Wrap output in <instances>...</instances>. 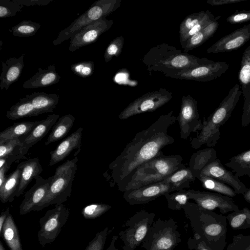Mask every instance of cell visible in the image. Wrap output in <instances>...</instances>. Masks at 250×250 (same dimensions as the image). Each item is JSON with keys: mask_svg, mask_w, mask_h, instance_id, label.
<instances>
[{"mask_svg": "<svg viewBox=\"0 0 250 250\" xmlns=\"http://www.w3.org/2000/svg\"><path fill=\"white\" fill-rule=\"evenodd\" d=\"M69 215L70 209L62 204L48 210L40 218L39 221L40 229L37 236L38 241L42 247L56 240Z\"/></svg>", "mask_w": 250, "mask_h": 250, "instance_id": "obj_7", "label": "cell"}, {"mask_svg": "<svg viewBox=\"0 0 250 250\" xmlns=\"http://www.w3.org/2000/svg\"><path fill=\"white\" fill-rule=\"evenodd\" d=\"M150 75L152 71L161 73L167 70L180 71L198 66L194 56L177 49L166 43L151 48L142 60Z\"/></svg>", "mask_w": 250, "mask_h": 250, "instance_id": "obj_3", "label": "cell"}, {"mask_svg": "<svg viewBox=\"0 0 250 250\" xmlns=\"http://www.w3.org/2000/svg\"><path fill=\"white\" fill-rule=\"evenodd\" d=\"M118 236L116 235H113L112 237L110 244L106 250H119V249L117 248L115 245Z\"/></svg>", "mask_w": 250, "mask_h": 250, "instance_id": "obj_48", "label": "cell"}, {"mask_svg": "<svg viewBox=\"0 0 250 250\" xmlns=\"http://www.w3.org/2000/svg\"><path fill=\"white\" fill-rule=\"evenodd\" d=\"M229 223L234 229L250 228V210L246 207L233 211L227 216Z\"/></svg>", "mask_w": 250, "mask_h": 250, "instance_id": "obj_31", "label": "cell"}, {"mask_svg": "<svg viewBox=\"0 0 250 250\" xmlns=\"http://www.w3.org/2000/svg\"><path fill=\"white\" fill-rule=\"evenodd\" d=\"M155 214L142 210L125 223L127 228L119 233L124 243L122 250H134L144 240L154 220Z\"/></svg>", "mask_w": 250, "mask_h": 250, "instance_id": "obj_8", "label": "cell"}, {"mask_svg": "<svg viewBox=\"0 0 250 250\" xmlns=\"http://www.w3.org/2000/svg\"><path fill=\"white\" fill-rule=\"evenodd\" d=\"M39 123V121L15 123L0 133V140H13L23 137L29 133Z\"/></svg>", "mask_w": 250, "mask_h": 250, "instance_id": "obj_26", "label": "cell"}, {"mask_svg": "<svg viewBox=\"0 0 250 250\" xmlns=\"http://www.w3.org/2000/svg\"><path fill=\"white\" fill-rule=\"evenodd\" d=\"M225 165L230 168L237 177L247 175L250 178V149L231 157Z\"/></svg>", "mask_w": 250, "mask_h": 250, "instance_id": "obj_27", "label": "cell"}, {"mask_svg": "<svg viewBox=\"0 0 250 250\" xmlns=\"http://www.w3.org/2000/svg\"><path fill=\"white\" fill-rule=\"evenodd\" d=\"M41 24L30 20H23L12 27L13 35L16 37H30L40 29Z\"/></svg>", "mask_w": 250, "mask_h": 250, "instance_id": "obj_33", "label": "cell"}, {"mask_svg": "<svg viewBox=\"0 0 250 250\" xmlns=\"http://www.w3.org/2000/svg\"><path fill=\"white\" fill-rule=\"evenodd\" d=\"M243 250H250V243Z\"/></svg>", "mask_w": 250, "mask_h": 250, "instance_id": "obj_53", "label": "cell"}, {"mask_svg": "<svg viewBox=\"0 0 250 250\" xmlns=\"http://www.w3.org/2000/svg\"><path fill=\"white\" fill-rule=\"evenodd\" d=\"M168 207L173 210H180L183 208L189 199L188 190L185 189L166 193Z\"/></svg>", "mask_w": 250, "mask_h": 250, "instance_id": "obj_32", "label": "cell"}, {"mask_svg": "<svg viewBox=\"0 0 250 250\" xmlns=\"http://www.w3.org/2000/svg\"><path fill=\"white\" fill-rule=\"evenodd\" d=\"M204 34L203 32L200 31L190 37L185 43L183 49L184 52L188 53L201 43L203 41Z\"/></svg>", "mask_w": 250, "mask_h": 250, "instance_id": "obj_41", "label": "cell"}, {"mask_svg": "<svg viewBox=\"0 0 250 250\" xmlns=\"http://www.w3.org/2000/svg\"><path fill=\"white\" fill-rule=\"evenodd\" d=\"M23 7L18 0H0V18L14 16L17 12L21 11Z\"/></svg>", "mask_w": 250, "mask_h": 250, "instance_id": "obj_37", "label": "cell"}, {"mask_svg": "<svg viewBox=\"0 0 250 250\" xmlns=\"http://www.w3.org/2000/svg\"><path fill=\"white\" fill-rule=\"evenodd\" d=\"M171 99L172 93L164 88L147 92L130 103L118 117L125 120L137 114L154 111Z\"/></svg>", "mask_w": 250, "mask_h": 250, "instance_id": "obj_9", "label": "cell"}, {"mask_svg": "<svg viewBox=\"0 0 250 250\" xmlns=\"http://www.w3.org/2000/svg\"><path fill=\"white\" fill-rule=\"evenodd\" d=\"M173 250V249H172V250Z\"/></svg>", "mask_w": 250, "mask_h": 250, "instance_id": "obj_54", "label": "cell"}, {"mask_svg": "<svg viewBox=\"0 0 250 250\" xmlns=\"http://www.w3.org/2000/svg\"><path fill=\"white\" fill-rule=\"evenodd\" d=\"M180 129V138L187 140L192 132L200 131L202 122L198 112L196 101L189 95L182 98L180 110L176 117Z\"/></svg>", "mask_w": 250, "mask_h": 250, "instance_id": "obj_10", "label": "cell"}, {"mask_svg": "<svg viewBox=\"0 0 250 250\" xmlns=\"http://www.w3.org/2000/svg\"><path fill=\"white\" fill-rule=\"evenodd\" d=\"M195 179L189 168L185 167L177 170L163 181L171 184L177 191L189 188L190 183L194 182Z\"/></svg>", "mask_w": 250, "mask_h": 250, "instance_id": "obj_29", "label": "cell"}, {"mask_svg": "<svg viewBox=\"0 0 250 250\" xmlns=\"http://www.w3.org/2000/svg\"><path fill=\"white\" fill-rule=\"evenodd\" d=\"M177 226L170 220L155 222L142 242L146 250H169L180 242Z\"/></svg>", "mask_w": 250, "mask_h": 250, "instance_id": "obj_6", "label": "cell"}, {"mask_svg": "<svg viewBox=\"0 0 250 250\" xmlns=\"http://www.w3.org/2000/svg\"><path fill=\"white\" fill-rule=\"evenodd\" d=\"M247 17H248V15L246 14H244V13L238 14L234 17L233 20L235 21H239L241 20L247 19Z\"/></svg>", "mask_w": 250, "mask_h": 250, "instance_id": "obj_49", "label": "cell"}, {"mask_svg": "<svg viewBox=\"0 0 250 250\" xmlns=\"http://www.w3.org/2000/svg\"><path fill=\"white\" fill-rule=\"evenodd\" d=\"M0 250H5V249L1 241H0Z\"/></svg>", "mask_w": 250, "mask_h": 250, "instance_id": "obj_52", "label": "cell"}, {"mask_svg": "<svg viewBox=\"0 0 250 250\" xmlns=\"http://www.w3.org/2000/svg\"><path fill=\"white\" fill-rule=\"evenodd\" d=\"M21 169L19 188L16 197L23 194L24 191L31 181L40 176L43 169L38 158L28 159L18 165Z\"/></svg>", "mask_w": 250, "mask_h": 250, "instance_id": "obj_20", "label": "cell"}, {"mask_svg": "<svg viewBox=\"0 0 250 250\" xmlns=\"http://www.w3.org/2000/svg\"><path fill=\"white\" fill-rule=\"evenodd\" d=\"M32 103L38 115L53 112L59 101V96L56 93L34 92L25 96Z\"/></svg>", "mask_w": 250, "mask_h": 250, "instance_id": "obj_21", "label": "cell"}, {"mask_svg": "<svg viewBox=\"0 0 250 250\" xmlns=\"http://www.w3.org/2000/svg\"><path fill=\"white\" fill-rule=\"evenodd\" d=\"M244 42V39L242 37H238L228 42L226 44V48L227 49H231L240 46Z\"/></svg>", "mask_w": 250, "mask_h": 250, "instance_id": "obj_45", "label": "cell"}, {"mask_svg": "<svg viewBox=\"0 0 250 250\" xmlns=\"http://www.w3.org/2000/svg\"><path fill=\"white\" fill-rule=\"evenodd\" d=\"M217 158L216 151L212 147L199 150L191 155L188 168L193 176L197 178L203 169Z\"/></svg>", "mask_w": 250, "mask_h": 250, "instance_id": "obj_22", "label": "cell"}, {"mask_svg": "<svg viewBox=\"0 0 250 250\" xmlns=\"http://www.w3.org/2000/svg\"><path fill=\"white\" fill-rule=\"evenodd\" d=\"M201 15L194 13L186 17L181 23L179 28L180 40L194 26L201 21Z\"/></svg>", "mask_w": 250, "mask_h": 250, "instance_id": "obj_39", "label": "cell"}, {"mask_svg": "<svg viewBox=\"0 0 250 250\" xmlns=\"http://www.w3.org/2000/svg\"><path fill=\"white\" fill-rule=\"evenodd\" d=\"M124 38L123 36L114 39L107 46L104 55V61L108 62L113 57L120 55L123 48Z\"/></svg>", "mask_w": 250, "mask_h": 250, "instance_id": "obj_36", "label": "cell"}, {"mask_svg": "<svg viewBox=\"0 0 250 250\" xmlns=\"http://www.w3.org/2000/svg\"><path fill=\"white\" fill-rule=\"evenodd\" d=\"M188 190L189 199L193 200L202 209L211 210L218 208L223 214L239 210L238 206L231 197L216 192L194 189Z\"/></svg>", "mask_w": 250, "mask_h": 250, "instance_id": "obj_11", "label": "cell"}, {"mask_svg": "<svg viewBox=\"0 0 250 250\" xmlns=\"http://www.w3.org/2000/svg\"><path fill=\"white\" fill-rule=\"evenodd\" d=\"M113 24L112 20L102 18L86 25L70 38L69 50L74 52L79 48L95 42Z\"/></svg>", "mask_w": 250, "mask_h": 250, "instance_id": "obj_13", "label": "cell"}, {"mask_svg": "<svg viewBox=\"0 0 250 250\" xmlns=\"http://www.w3.org/2000/svg\"><path fill=\"white\" fill-rule=\"evenodd\" d=\"M22 146L20 139L0 140V158H5L14 154H18L20 160V150Z\"/></svg>", "mask_w": 250, "mask_h": 250, "instance_id": "obj_34", "label": "cell"}, {"mask_svg": "<svg viewBox=\"0 0 250 250\" xmlns=\"http://www.w3.org/2000/svg\"><path fill=\"white\" fill-rule=\"evenodd\" d=\"M70 69L76 75L82 78H87L93 74L94 63L92 61L80 62L71 65Z\"/></svg>", "mask_w": 250, "mask_h": 250, "instance_id": "obj_38", "label": "cell"}, {"mask_svg": "<svg viewBox=\"0 0 250 250\" xmlns=\"http://www.w3.org/2000/svg\"><path fill=\"white\" fill-rule=\"evenodd\" d=\"M75 120V117L70 114L60 118L53 126L45 145L58 141L65 137L70 131Z\"/></svg>", "mask_w": 250, "mask_h": 250, "instance_id": "obj_25", "label": "cell"}, {"mask_svg": "<svg viewBox=\"0 0 250 250\" xmlns=\"http://www.w3.org/2000/svg\"><path fill=\"white\" fill-rule=\"evenodd\" d=\"M39 115L30 101L26 97L20 99L12 105L6 113V118L9 120H18L22 118Z\"/></svg>", "mask_w": 250, "mask_h": 250, "instance_id": "obj_28", "label": "cell"}, {"mask_svg": "<svg viewBox=\"0 0 250 250\" xmlns=\"http://www.w3.org/2000/svg\"><path fill=\"white\" fill-rule=\"evenodd\" d=\"M77 156L67 160L56 169L48 191L34 211H40L52 205H59L70 197L77 170Z\"/></svg>", "mask_w": 250, "mask_h": 250, "instance_id": "obj_4", "label": "cell"}, {"mask_svg": "<svg viewBox=\"0 0 250 250\" xmlns=\"http://www.w3.org/2000/svg\"><path fill=\"white\" fill-rule=\"evenodd\" d=\"M122 0H98L74 20L67 27L62 30L53 42L54 45L70 39L83 27L108 15L119 8Z\"/></svg>", "mask_w": 250, "mask_h": 250, "instance_id": "obj_5", "label": "cell"}, {"mask_svg": "<svg viewBox=\"0 0 250 250\" xmlns=\"http://www.w3.org/2000/svg\"><path fill=\"white\" fill-rule=\"evenodd\" d=\"M240 80L244 83H247L250 82V65L246 64L244 65L240 72Z\"/></svg>", "mask_w": 250, "mask_h": 250, "instance_id": "obj_44", "label": "cell"}, {"mask_svg": "<svg viewBox=\"0 0 250 250\" xmlns=\"http://www.w3.org/2000/svg\"><path fill=\"white\" fill-rule=\"evenodd\" d=\"M10 250H22L19 232L10 213L8 214L0 235Z\"/></svg>", "mask_w": 250, "mask_h": 250, "instance_id": "obj_24", "label": "cell"}, {"mask_svg": "<svg viewBox=\"0 0 250 250\" xmlns=\"http://www.w3.org/2000/svg\"><path fill=\"white\" fill-rule=\"evenodd\" d=\"M24 56L25 54H22L18 58L9 57L5 62H2V72L0 76L1 90H8L9 86L20 78L24 65Z\"/></svg>", "mask_w": 250, "mask_h": 250, "instance_id": "obj_18", "label": "cell"}, {"mask_svg": "<svg viewBox=\"0 0 250 250\" xmlns=\"http://www.w3.org/2000/svg\"><path fill=\"white\" fill-rule=\"evenodd\" d=\"M9 213L10 212L9 208H7L4 211L3 210L1 212L0 216V235L1 234L3 225Z\"/></svg>", "mask_w": 250, "mask_h": 250, "instance_id": "obj_46", "label": "cell"}, {"mask_svg": "<svg viewBox=\"0 0 250 250\" xmlns=\"http://www.w3.org/2000/svg\"><path fill=\"white\" fill-rule=\"evenodd\" d=\"M245 200L250 204V188H247V190L243 194Z\"/></svg>", "mask_w": 250, "mask_h": 250, "instance_id": "obj_50", "label": "cell"}, {"mask_svg": "<svg viewBox=\"0 0 250 250\" xmlns=\"http://www.w3.org/2000/svg\"><path fill=\"white\" fill-rule=\"evenodd\" d=\"M182 157L163 152L144 163L134 171L123 192L162 181L177 170L185 167Z\"/></svg>", "mask_w": 250, "mask_h": 250, "instance_id": "obj_2", "label": "cell"}, {"mask_svg": "<svg viewBox=\"0 0 250 250\" xmlns=\"http://www.w3.org/2000/svg\"><path fill=\"white\" fill-rule=\"evenodd\" d=\"M198 250H209L205 246H204L203 245L200 244L198 247Z\"/></svg>", "mask_w": 250, "mask_h": 250, "instance_id": "obj_51", "label": "cell"}, {"mask_svg": "<svg viewBox=\"0 0 250 250\" xmlns=\"http://www.w3.org/2000/svg\"><path fill=\"white\" fill-rule=\"evenodd\" d=\"M22 6L46 5L48 4L52 0H18Z\"/></svg>", "mask_w": 250, "mask_h": 250, "instance_id": "obj_43", "label": "cell"}, {"mask_svg": "<svg viewBox=\"0 0 250 250\" xmlns=\"http://www.w3.org/2000/svg\"><path fill=\"white\" fill-rule=\"evenodd\" d=\"M83 130L82 127H79L61 142L54 150L50 151L49 166H53L63 161L74 149H80Z\"/></svg>", "mask_w": 250, "mask_h": 250, "instance_id": "obj_17", "label": "cell"}, {"mask_svg": "<svg viewBox=\"0 0 250 250\" xmlns=\"http://www.w3.org/2000/svg\"><path fill=\"white\" fill-rule=\"evenodd\" d=\"M175 191L171 184L162 181L126 191L124 192L123 197L130 205H136L149 203L160 196Z\"/></svg>", "mask_w": 250, "mask_h": 250, "instance_id": "obj_12", "label": "cell"}, {"mask_svg": "<svg viewBox=\"0 0 250 250\" xmlns=\"http://www.w3.org/2000/svg\"><path fill=\"white\" fill-rule=\"evenodd\" d=\"M197 178L202 187L206 189L230 197H235L236 195L231 187L212 177L200 174Z\"/></svg>", "mask_w": 250, "mask_h": 250, "instance_id": "obj_30", "label": "cell"}, {"mask_svg": "<svg viewBox=\"0 0 250 250\" xmlns=\"http://www.w3.org/2000/svg\"><path fill=\"white\" fill-rule=\"evenodd\" d=\"M59 114H51L39 121L38 125L27 135L19 138L22 146L20 150V160L26 154L29 149L47 135L59 119Z\"/></svg>", "mask_w": 250, "mask_h": 250, "instance_id": "obj_16", "label": "cell"}, {"mask_svg": "<svg viewBox=\"0 0 250 250\" xmlns=\"http://www.w3.org/2000/svg\"><path fill=\"white\" fill-rule=\"evenodd\" d=\"M108 228L97 232L84 250H103L108 235Z\"/></svg>", "mask_w": 250, "mask_h": 250, "instance_id": "obj_40", "label": "cell"}, {"mask_svg": "<svg viewBox=\"0 0 250 250\" xmlns=\"http://www.w3.org/2000/svg\"><path fill=\"white\" fill-rule=\"evenodd\" d=\"M21 169L18 165L16 169L6 177L5 182L0 186V200L2 203L13 202L19 188Z\"/></svg>", "mask_w": 250, "mask_h": 250, "instance_id": "obj_23", "label": "cell"}, {"mask_svg": "<svg viewBox=\"0 0 250 250\" xmlns=\"http://www.w3.org/2000/svg\"><path fill=\"white\" fill-rule=\"evenodd\" d=\"M111 208V206L105 204H92L84 207L82 210V214L86 219L97 218Z\"/></svg>", "mask_w": 250, "mask_h": 250, "instance_id": "obj_35", "label": "cell"}, {"mask_svg": "<svg viewBox=\"0 0 250 250\" xmlns=\"http://www.w3.org/2000/svg\"><path fill=\"white\" fill-rule=\"evenodd\" d=\"M53 178V176L47 179L40 176L36 178L34 185L24 194V198L20 205V214L25 215L34 211L35 207L46 196Z\"/></svg>", "mask_w": 250, "mask_h": 250, "instance_id": "obj_15", "label": "cell"}, {"mask_svg": "<svg viewBox=\"0 0 250 250\" xmlns=\"http://www.w3.org/2000/svg\"><path fill=\"white\" fill-rule=\"evenodd\" d=\"M223 230L222 226L218 223L210 224L206 226L204 229L205 234L210 237L219 236Z\"/></svg>", "mask_w": 250, "mask_h": 250, "instance_id": "obj_42", "label": "cell"}, {"mask_svg": "<svg viewBox=\"0 0 250 250\" xmlns=\"http://www.w3.org/2000/svg\"><path fill=\"white\" fill-rule=\"evenodd\" d=\"M8 171V170L5 166L0 168V186L5 182L7 177L6 173Z\"/></svg>", "mask_w": 250, "mask_h": 250, "instance_id": "obj_47", "label": "cell"}, {"mask_svg": "<svg viewBox=\"0 0 250 250\" xmlns=\"http://www.w3.org/2000/svg\"><path fill=\"white\" fill-rule=\"evenodd\" d=\"M176 121L173 111L161 115L148 128L138 132L109 164L110 177L120 191L123 192L137 168L163 152L164 147L174 143V138L167 132Z\"/></svg>", "mask_w": 250, "mask_h": 250, "instance_id": "obj_1", "label": "cell"}, {"mask_svg": "<svg viewBox=\"0 0 250 250\" xmlns=\"http://www.w3.org/2000/svg\"><path fill=\"white\" fill-rule=\"evenodd\" d=\"M60 79L55 66L51 64L45 69L39 68L38 71L26 81L22 86L26 89L47 87L59 83Z\"/></svg>", "mask_w": 250, "mask_h": 250, "instance_id": "obj_19", "label": "cell"}, {"mask_svg": "<svg viewBox=\"0 0 250 250\" xmlns=\"http://www.w3.org/2000/svg\"><path fill=\"white\" fill-rule=\"evenodd\" d=\"M200 174L212 177L229 185L236 194H243L248 188L239 178L232 171L228 170L217 158L204 168Z\"/></svg>", "mask_w": 250, "mask_h": 250, "instance_id": "obj_14", "label": "cell"}]
</instances>
